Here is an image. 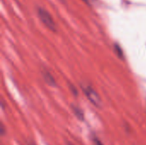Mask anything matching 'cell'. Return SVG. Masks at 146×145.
Masks as SVG:
<instances>
[{
  "instance_id": "cell-1",
  "label": "cell",
  "mask_w": 146,
  "mask_h": 145,
  "mask_svg": "<svg viewBox=\"0 0 146 145\" xmlns=\"http://www.w3.org/2000/svg\"><path fill=\"white\" fill-rule=\"evenodd\" d=\"M38 15L40 21L43 22V24L48 29H50L52 32H56V25L52 16L50 15V14L48 11H46L43 8H38Z\"/></svg>"
},
{
  "instance_id": "cell-2",
  "label": "cell",
  "mask_w": 146,
  "mask_h": 145,
  "mask_svg": "<svg viewBox=\"0 0 146 145\" xmlns=\"http://www.w3.org/2000/svg\"><path fill=\"white\" fill-rule=\"evenodd\" d=\"M82 90L84 91V93L87 97V98L90 100V102L94 104L97 107H100L102 105V100L99 97V95L97 93L94 89L88 85H81Z\"/></svg>"
},
{
  "instance_id": "cell-3",
  "label": "cell",
  "mask_w": 146,
  "mask_h": 145,
  "mask_svg": "<svg viewBox=\"0 0 146 145\" xmlns=\"http://www.w3.org/2000/svg\"><path fill=\"white\" fill-rule=\"evenodd\" d=\"M43 77L45 80V82L50 85V86H56V80L54 79L53 76L47 71H44L43 72Z\"/></svg>"
},
{
  "instance_id": "cell-4",
  "label": "cell",
  "mask_w": 146,
  "mask_h": 145,
  "mask_svg": "<svg viewBox=\"0 0 146 145\" xmlns=\"http://www.w3.org/2000/svg\"><path fill=\"white\" fill-rule=\"evenodd\" d=\"M73 109H74V114L76 115V116H77L79 119L82 120V119H83V112H82L80 109H78L77 107H73Z\"/></svg>"
},
{
  "instance_id": "cell-5",
  "label": "cell",
  "mask_w": 146,
  "mask_h": 145,
  "mask_svg": "<svg viewBox=\"0 0 146 145\" xmlns=\"http://www.w3.org/2000/svg\"><path fill=\"white\" fill-rule=\"evenodd\" d=\"M115 52L117 51L119 56H122V51L121 50V48H120L118 45H115Z\"/></svg>"
},
{
  "instance_id": "cell-6",
  "label": "cell",
  "mask_w": 146,
  "mask_h": 145,
  "mask_svg": "<svg viewBox=\"0 0 146 145\" xmlns=\"http://www.w3.org/2000/svg\"><path fill=\"white\" fill-rule=\"evenodd\" d=\"M94 144L96 145H104L98 138H94Z\"/></svg>"
},
{
  "instance_id": "cell-7",
  "label": "cell",
  "mask_w": 146,
  "mask_h": 145,
  "mask_svg": "<svg viewBox=\"0 0 146 145\" xmlns=\"http://www.w3.org/2000/svg\"><path fill=\"white\" fill-rule=\"evenodd\" d=\"M27 145H33V144H28Z\"/></svg>"
},
{
  "instance_id": "cell-8",
  "label": "cell",
  "mask_w": 146,
  "mask_h": 145,
  "mask_svg": "<svg viewBox=\"0 0 146 145\" xmlns=\"http://www.w3.org/2000/svg\"><path fill=\"white\" fill-rule=\"evenodd\" d=\"M85 1H86V2H88V1H89V0H85Z\"/></svg>"
}]
</instances>
